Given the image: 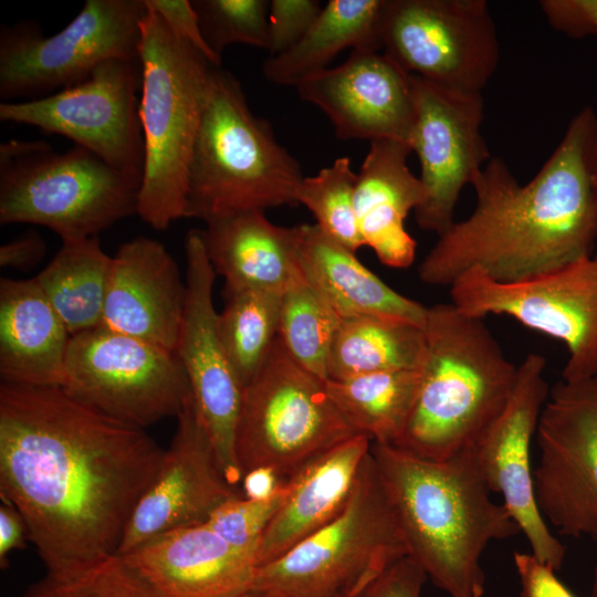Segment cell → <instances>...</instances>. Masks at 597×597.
Masks as SVG:
<instances>
[{"label": "cell", "mask_w": 597, "mask_h": 597, "mask_svg": "<svg viewBox=\"0 0 597 597\" xmlns=\"http://www.w3.org/2000/svg\"><path fill=\"white\" fill-rule=\"evenodd\" d=\"M357 178L350 159L339 157L315 176L304 177L295 192L296 203H302L313 213L315 224L355 253L365 245L354 206Z\"/></svg>", "instance_id": "cell-34"}, {"label": "cell", "mask_w": 597, "mask_h": 597, "mask_svg": "<svg viewBox=\"0 0 597 597\" xmlns=\"http://www.w3.org/2000/svg\"><path fill=\"white\" fill-rule=\"evenodd\" d=\"M520 597H576L555 575V569L531 552H514Z\"/></svg>", "instance_id": "cell-41"}, {"label": "cell", "mask_w": 597, "mask_h": 597, "mask_svg": "<svg viewBox=\"0 0 597 597\" xmlns=\"http://www.w3.org/2000/svg\"><path fill=\"white\" fill-rule=\"evenodd\" d=\"M552 19L555 29L569 36L597 34V0H559Z\"/></svg>", "instance_id": "cell-42"}, {"label": "cell", "mask_w": 597, "mask_h": 597, "mask_svg": "<svg viewBox=\"0 0 597 597\" xmlns=\"http://www.w3.org/2000/svg\"><path fill=\"white\" fill-rule=\"evenodd\" d=\"M298 161L255 116L239 80L214 67L188 168L186 218L221 217L293 205Z\"/></svg>", "instance_id": "cell-5"}, {"label": "cell", "mask_w": 597, "mask_h": 597, "mask_svg": "<svg viewBox=\"0 0 597 597\" xmlns=\"http://www.w3.org/2000/svg\"><path fill=\"white\" fill-rule=\"evenodd\" d=\"M286 493L285 481L266 500L232 498L218 506L206 524L230 545L256 553L261 536L284 503Z\"/></svg>", "instance_id": "cell-37"}, {"label": "cell", "mask_w": 597, "mask_h": 597, "mask_svg": "<svg viewBox=\"0 0 597 597\" xmlns=\"http://www.w3.org/2000/svg\"><path fill=\"white\" fill-rule=\"evenodd\" d=\"M590 597H597V564L594 569Z\"/></svg>", "instance_id": "cell-46"}, {"label": "cell", "mask_w": 597, "mask_h": 597, "mask_svg": "<svg viewBox=\"0 0 597 597\" xmlns=\"http://www.w3.org/2000/svg\"><path fill=\"white\" fill-rule=\"evenodd\" d=\"M186 303L175 354L189 380L199 416L228 483L242 481L234 437L243 388L229 360L218 329L212 289L216 272L207 255L201 230L185 239Z\"/></svg>", "instance_id": "cell-16"}, {"label": "cell", "mask_w": 597, "mask_h": 597, "mask_svg": "<svg viewBox=\"0 0 597 597\" xmlns=\"http://www.w3.org/2000/svg\"><path fill=\"white\" fill-rule=\"evenodd\" d=\"M46 253V243L34 229H28L0 247V266L27 272L34 269Z\"/></svg>", "instance_id": "cell-43"}, {"label": "cell", "mask_w": 597, "mask_h": 597, "mask_svg": "<svg viewBox=\"0 0 597 597\" xmlns=\"http://www.w3.org/2000/svg\"><path fill=\"white\" fill-rule=\"evenodd\" d=\"M285 481L270 468H256L242 476V495L250 500H266L272 498Z\"/></svg>", "instance_id": "cell-45"}, {"label": "cell", "mask_w": 597, "mask_h": 597, "mask_svg": "<svg viewBox=\"0 0 597 597\" xmlns=\"http://www.w3.org/2000/svg\"><path fill=\"white\" fill-rule=\"evenodd\" d=\"M426 573L408 556L401 557L349 597H423Z\"/></svg>", "instance_id": "cell-39"}, {"label": "cell", "mask_w": 597, "mask_h": 597, "mask_svg": "<svg viewBox=\"0 0 597 597\" xmlns=\"http://www.w3.org/2000/svg\"><path fill=\"white\" fill-rule=\"evenodd\" d=\"M420 369L326 379L325 386L339 412L357 433L367 436L371 442L394 446L412 410Z\"/></svg>", "instance_id": "cell-31"}, {"label": "cell", "mask_w": 597, "mask_h": 597, "mask_svg": "<svg viewBox=\"0 0 597 597\" xmlns=\"http://www.w3.org/2000/svg\"><path fill=\"white\" fill-rule=\"evenodd\" d=\"M537 507L561 535L597 542V375L551 389L535 434Z\"/></svg>", "instance_id": "cell-15"}, {"label": "cell", "mask_w": 597, "mask_h": 597, "mask_svg": "<svg viewBox=\"0 0 597 597\" xmlns=\"http://www.w3.org/2000/svg\"><path fill=\"white\" fill-rule=\"evenodd\" d=\"M370 447L371 440L358 433L286 480L284 503L258 545V568L281 557L342 513L354 493Z\"/></svg>", "instance_id": "cell-23"}, {"label": "cell", "mask_w": 597, "mask_h": 597, "mask_svg": "<svg viewBox=\"0 0 597 597\" xmlns=\"http://www.w3.org/2000/svg\"><path fill=\"white\" fill-rule=\"evenodd\" d=\"M294 227L300 269L341 318L375 315L423 326L427 306L386 284L315 223Z\"/></svg>", "instance_id": "cell-27"}, {"label": "cell", "mask_w": 597, "mask_h": 597, "mask_svg": "<svg viewBox=\"0 0 597 597\" xmlns=\"http://www.w3.org/2000/svg\"><path fill=\"white\" fill-rule=\"evenodd\" d=\"M475 206L454 221L418 266L450 286L478 269L501 283L531 280L594 253L597 242V115L584 107L535 176L520 184L491 157L471 185Z\"/></svg>", "instance_id": "cell-2"}, {"label": "cell", "mask_w": 597, "mask_h": 597, "mask_svg": "<svg viewBox=\"0 0 597 597\" xmlns=\"http://www.w3.org/2000/svg\"><path fill=\"white\" fill-rule=\"evenodd\" d=\"M426 356L409 419L394 447L444 461L472 449L504 410L519 366L484 318L450 303L427 306Z\"/></svg>", "instance_id": "cell-4"}, {"label": "cell", "mask_w": 597, "mask_h": 597, "mask_svg": "<svg viewBox=\"0 0 597 597\" xmlns=\"http://www.w3.org/2000/svg\"><path fill=\"white\" fill-rule=\"evenodd\" d=\"M191 3L203 38L218 56L234 43L268 50L270 1L192 0Z\"/></svg>", "instance_id": "cell-36"}, {"label": "cell", "mask_w": 597, "mask_h": 597, "mask_svg": "<svg viewBox=\"0 0 597 597\" xmlns=\"http://www.w3.org/2000/svg\"><path fill=\"white\" fill-rule=\"evenodd\" d=\"M241 597H269V596H266V595H264V594H261V593H256V591H252V590H251V591L244 594V595L241 596Z\"/></svg>", "instance_id": "cell-47"}, {"label": "cell", "mask_w": 597, "mask_h": 597, "mask_svg": "<svg viewBox=\"0 0 597 597\" xmlns=\"http://www.w3.org/2000/svg\"><path fill=\"white\" fill-rule=\"evenodd\" d=\"M28 538L25 523L19 511L10 503L2 501L0 506V565L8 566L9 554L23 548Z\"/></svg>", "instance_id": "cell-44"}, {"label": "cell", "mask_w": 597, "mask_h": 597, "mask_svg": "<svg viewBox=\"0 0 597 597\" xmlns=\"http://www.w3.org/2000/svg\"><path fill=\"white\" fill-rule=\"evenodd\" d=\"M370 453L408 557L450 597H483L482 555L521 530L492 500L472 449L444 461L371 442Z\"/></svg>", "instance_id": "cell-3"}, {"label": "cell", "mask_w": 597, "mask_h": 597, "mask_svg": "<svg viewBox=\"0 0 597 597\" xmlns=\"http://www.w3.org/2000/svg\"><path fill=\"white\" fill-rule=\"evenodd\" d=\"M282 295L258 289H223L218 329L242 388L259 374L276 343Z\"/></svg>", "instance_id": "cell-32"}, {"label": "cell", "mask_w": 597, "mask_h": 597, "mask_svg": "<svg viewBox=\"0 0 597 597\" xmlns=\"http://www.w3.org/2000/svg\"><path fill=\"white\" fill-rule=\"evenodd\" d=\"M381 43L407 73L468 94H482L500 59L485 0H387Z\"/></svg>", "instance_id": "cell-13"}, {"label": "cell", "mask_w": 597, "mask_h": 597, "mask_svg": "<svg viewBox=\"0 0 597 597\" xmlns=\"http://www.w3.org/2000/svg\"><path fill=\"white\" fill-rule=\"evenodd\" d=\"M71 337L35 276L1 279V383L61 387Z\"/></svg>", "instance_id": "cell-25"}, {"label": "cell", "mask_w": 597, "mask_h": 597, "mask_svg": "<svg viewBox=\"0 0 597 597\" xmlns=\"http://www.w3.org/2000/svg\"><path fill=\"white\" fill-rule=\"evenodd\" d=\"M166 22L175 35L201 52L212 65L220 67L221 57L207 44L197 12L189 0H145Z\"/></svg>", "instance_id": "cell-40"}, {"label": "cell", "mask_w": 597, "mask_h": 597, "mask_svg": "<svg viewBox=\"0 0 597 597\" xmlns=\"http://www.w3.org/2000/svg\"><path fill=\"white\" fill-rule=\"evenodd\" d=\"M186 294V281L165 245L135 238L112 256L101 326L175 352Z\"/></svg>", "instance_id": "cell-21"}, {"label": "cell", "mask_w": 597, "mask_h": 597, "mask_svg": "<svg viewBox=\"0 0 597 597\" xmlns=\"http://www.w3.org/2000/svg\"><path fill=\"white\" fill-rule=\"evenodd\" d=\"M118 556L161 597H241L258 570L255 552L230 545L206 523L164 533Z\"/></svg>", "instance_id": "cell-22"}, {"label": "cell", "mask_w": 597, "mask_h": 597, "mask_svg": "<svg viewBox=\"0 0 597 597\" xmlns=\"http://www.w3.org/2000/svg\"><path fill=\"white\" fill-rule=\"evenodd\" d=\"M425 356L423 326L385 316L345 317L333 341L327 379L420 369Z\"/></svg>", "instance_id": "cell-29"}, {"label": "cell", "mask_w": 597, "mask_h": 597, "mask_svg": "<svg viewBox=\"0 0 597 597\" xmlns=\"http://www.w3.org/2000/svg\"><path fill=\"white\" fill-rule=\"evenodd\" d=\"M165 450L59 386L0 385V494L21 514L46 573L117 555Z\"/></svg>", "instance_id": "cell-1"}, {"label": "cell", "mask_w": 597, "mask_h": 597, "mask_svg": "<svg viewBox=\"0 0 597 597\" xmlns=\"http://www.w3.org/2000/svg\"><path fill=\"white\" fill-rule=\"evenodd\" d=\"M408 555L371 453L342 513L258 568L251 590L269 597H349Z\"/></svg>", "instance_id": "cell-8"}, {"label": "cell", "mask_w": 597, "mask_h": 597, "mask_svg": "<svg viewBox=\"0 0 597 597\" xmlns=\"http://www.w3.org/2000/svg\"><path fill=\"white\" fill-rule=\"evenodd\" d=\"M21 597H161L121 556L114 555L87 568L46 573Z\"/></svg>", "instance_id": "cell-35"}, {"label": "cell", "mask_w": 597, "mask_h": 597, "mask_svg": "<svg viewBox=\"0 0 597 597\" xmlns=\"http://www.w3.org/2000/svg\"><path fill=\"white\" fill-rule=\"evenodd\" d=\"M449 287L451 303L463 314L509 316L563 343L568 352L563 380L597 375V253L515 283L470 269Z\"/></svg>", "instance_id": "cell-12"}, {"label": "cell", "mask_w": 597, "mask_h": 597, "mask_svg": "<svg viewBox=\"0 0 597 597\" xmlns=\"http://www.w3.org/2000/svg\"><path fill=\"white\" fill-rule=\"evenodd\" d=\"M317 0H272L268 19V51L277 56L306 34L322 11Z\"/></svg>", "instance_id": "cell-38"}, {"label": "cell", "mask_w": 597, "mask_h": 597, "mask_svg": "<svg viewBox=\"0 0 597 597\" xmlns=\"http://www.w3.org/2000/svg\"><path fill=\"white\" fill-rule=\"evenodd\" d=\"M145 4L138 104L145 159L137 216L165 230L186 218L188 168L217 66Z\"/></svg>", "instance_id": "cell-6"}, {"label": "cell", "mask_w": 597, "mask_h": 597, "mask_svg": "<svg viewBox=\"0 0 597 597\" xmlns=\"http://www.w3.org/2000/svg\"><path fill=\"white\" fill-rule=\"evenodd\" d=\"M339 323L338 314L302 272L282 295L277 338L296 364L326 380Z\"/></svg>", "instance_id": "cell-33"}, {"label": "cell", "mask_w": 597, "mask_h": 597, "mask_svg": "<svg viewBox=\"0 0 597 597\" xmlns=\"http://www.w3.org/2000/svg\"><path fill=\"white\" fill-rule=\"evenodd\" d=\"M356 434L331 399L325 380L296 364L277 338L265 365L242 391L234 437L242 474L270 468L286 481Z\"/></svg>", "instance_id": "cell-9"}, {"label": "cell", "mask_w": 597, "mask_h": 597, "mask_svg": "<svg viewBox=\"0 0 597 597\" xmlns=\"http://www.w3.org/2000/svg\"><path fill=\"white\" fill-rule=\"evenodd\" d=\"M145 13V0H86L51 36L34 21L1 24V100L45 97L84 81L108 60H139Z\"/></svg>", "instance_id": "cell-10"}, {"label": "cell", "mask_w": 597, "mask_h": 597, "mask_svg": "<svg viewBox=\"0 0 597 597\" xmlns=\"http://www.w3.org/2000/svg\"><path fill=\"white\" fill-rule=\"evenodd\" d=\"M355 593V591H354Z\"/></svg>", "instance_id": "cell-48"}, {"label": "cell", "mask_w": 597, "mask_h": 597, "mask_svg": "<svg viewBox=\"0 0 597 597\" xmlns=\"http://www.w3.org/2000/svg\"><path fill=\"white\" fill-rule=\"evenodd\" d=\"M546 358L531 353L519 365L514 390L501 415L472 448L490 490L524 534L531 553L558 570L566 549L542 516L534 491L531 446L548 397Z\"/></svg>", "instance_id": "cell-18"}, {"label": "cell", "mask_w": 597, "mask_h": 597, "mask_svg": "<svg viewBox=\"0 0 597 597\" xmlns=\"http://www.w3.org/2000/svg\"><path fill=\"white\" fill-rule=\"evenodd\" d=\"M176 418L175 434L126 524L117 555L172 530L206 523L222 503L243 496L226 480L192 395Z\"/></svg>", "instance_id": "cell-19"}, {"label": "cell", "mask_w": 597, "mask_h": 597, "mask_svg": "<svg viewBox=\"0 0 597 597\" xmlns=\"http://www.w3.org/2000/svg\"><path fill=\"white\" fill-rule=\"evenodd\" d=\"M140 86V61L113 59L84 81L45 97L1 102L0 121L62 135L112 167L143 177Z\"/></svg>", "instance_id": "cell-14"}, {"label": "cell", "mask_w": 597, "mask_h": 597, "mask_svg": "<svg viewBox=\"0 0 597 597\" xmlns=\"http://www.w3.org/2000/svg\"><path fill=\"white\" fill-rule=\"evenodd\" d=\"M409 144L380 139L370 142L358 172L354 206L365 245L389 268H409L417 242L405 221L426 200L419 177L408 167Z\"/></svg>", "instance_id": "cell-24"}, {"label": "cell", "mask_w": 597, "mask_h": 597, "mask_svg": "<svg viewBox=\"0 0 597 597\" xmlns=\"http://www.w3.org/2000/svg\"><path fill=\"white\" fill-rule=\"evenodd\" d=\"M61 388L87 408L140 429L177 417L191 396L174 352L103 326L71 337Z\"/></svg>", "instance_id": "cell-11"}, {"label": "cell", "mask_w": 597, "mask_h": 597, "mask_svg": "<svg viewBox=\"0 0 597 597\" xmlns=\"http://www.w3.org/2000/svg\"><path fill=\"white\" fill-rule=\"evenodd\" d=\"M111 264L97 237L65 240L35 276L72 336L102 325Z\"/></svg>", "instance_id": "cell-30"}, {"label": "cell", "mask_w": 597, "mask_h": 597, "mask_svg": "<svg viewBox=\"0 0 597 597\" xmlns=\"http://www.w3.org/2000/svg\"><path fill=\"white\" fill-rule=\"evenodd\" d=\"M415 123L411 150L420 165L425 202L415 210L420 229L437 235L455 221L462 189L472 185L491 158L481 133L482 94L450 91L412 75Z\"/></svg>", "instance_id": "cell-17"}, {"label": "cell", "mask_w": 597, "mask_h": 597, "mask_svg": "<svg viewBox=\"0 0 597 597\" xmlns=\"http://www.w3.org/2000/svg\"><path fill=\"white\" fill-rule=\"evenodd\" d=\"M142 179L77 145L56 153L11 139L0 146V223L42 226L62 241L97 237L137 214Z\"/></svg>", "instance_id": "cell-7"}, {"label": "cell", "mask_w": 597, "mask_h": 597, "mask_svg": "<svg viewBox=\"0 0 597 597\" xmlns=\"http://www.w3.org/2000/svg\"><path fill=\"white\" fill-rule=\"evenodd\" d=\"M295 88L303 101L327 116L341 139H390L410 145L412 75L385 53L353 50L344 63Z\"/></svg>", "instance_id": "cell-20"}, {"label": "cell", "mask_w": 597, "mask_h": 597, "mask_svg": "<svg viewBox=\"0 0 597 597\" xmlns=\"http://www.w3.org/2000/svg\"><path fill=\"white\" fill-rule=\"evenodd\" d=\"M386 2L329 0L298 43L264 61V77L276 85L296 87L327 70L345 49L379 51Z\"/></svg>", "instance_id": "cell-28"}, {"label": "cell", "mask_w": 597, "mask_h": 597, "mask_svg": "<svg viewBox=\"0 0 597 597\" xmlns=\"http://www.w3.org/2000/svg\"><path fill=\"white\" fill-rule=\"evenodd\" d=\"M207 255L223 289H258L283 294L302 275L295 227L270 222L264 211L230 214L201 230Z\"/></svg>", "instance_id": "cell-26"}]
</instances>
